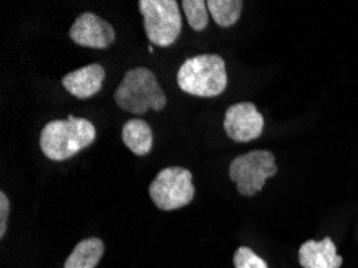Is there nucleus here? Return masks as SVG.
<instances>
[{
    "label": "nucleus",
    "instance_id": "obj_1",
    "mask_svg": "<svg viewBox=\"0 0 358 268\" xmlns=\"http://www.w3.org/2000/svg\"><path fill=\"white\" fill-rule=\"evenodd\" d=\"M96 139V129L89 119L68 116L45 124L41 132V150L50 161H66L89 148Z\"/></svg>",
    "mask_w": 358,
    "mask_h": 268
},
{
    "label": "nucleus",
    "instance_id": "obj_2",
    "mask_svg": "<svg viewBox=\"0 0 358 268\" xmlns=\"http://www.w3.org/2000/svg\"><path fill=\"white\" fill-rule=\"evenodd\" d=\"M177 84L188 95L214 98L229 85L225 59L215 53H203L187 58L177 71Z\"/></svg>",
    "mask_w": 358,
    "mask_h": 268
},
{
    "label": "nucleus",
    "instance_id": "obj_3",
    "mask_svg": "<svg viewBox=\"0 0 358 268\" xmlns=\"http://www.w3.org/2000/svg\"><path fill=\"white\" fill-rule=\"evenodd\" d=\"M115 100L119 108L137 116H142L150 109L162 111L167 105V97L158 78L153 71L143 66L127 71L115 92Z\"/></svg>",
    "mask_w": 358,
    "mask_h": 268
},
{
    "label": "nucleus",
    "instance_id": "obj_4",
    "mask_svg": "<svg viewBox=\"0 0 358 268\" xmlns=\"http://www.w3.org/2000/svg\"><path fill=\"white\" fill-rule=\"evenodd\" d=\"M145 32L151 45L171 47L182 34L180 5L176 0H140Z\"/></svg>",
    "mask_w": 358,
    "mask_h": 268
},
{
    "label": "nucleus",
    "instance_id": "obj_5",
    "mask_svg": "<svg viewBox=\"0 0 358 268\" xmlns=\"http://www.w3.org/2000/svg\"><path fill=\"white\" fill-rule=\"evenodd\" d=\"M278 172L275 155L268 150H254L231 161L229 177L236 183L241 196H254L262 191L265 182Z\"/></svg>",
    "mask_w": 358,
    "mask_h": 268
},
{
    "label": "nucleus",
    "instance_id": "obj_6",
    "mask_svg": "<svg viewBox=\"0 0 358 268\" xmlns=\"http://www.w3.org/2000/svg\"><path fill=\"white\" fill-rule=\"evenodd\" d=\"M150 198L161 211H177L194 198L193 174L185 167H166L150 185Z\"/></svg>",
    "mask_w": 358,
    "mask_h": 268
},
{
    "label": "nucleus",
    "instance_id": "obj_7",
    "mask_svg": "<svg viewBox=\"0 0 358 268\" xmlns=\"http://www.w3.org/2000/svg\"><path fill=\"white\" fill-rule=\"evenodd\" d=\"M264 116L254 103L241 101L227 108L224 130L229 139L238 143H248L259 139L264 132Z\"/></svg>",
    "mask_w": 358,
    "mask_h": 268
},
{
    "label": "nucleus",
    "instance_id": "obj_8",
    "mask_svg": "<svg viewBox=\"0 0 358 268\" xmlns=\"http://www.w3.org/2000/svg\"><path fill=\"white\" fill-rule=\"evenodd\" d=\"M69 39L76 45L105 50L116 41V31L106 20L99 15L85 12L76 18L74 24L69 29Z\"/></svg>",
    "mask_w": 358,
    "mask_h": 268
},
{
    "label": "nucleus",
    "instance_id": "obj_9",
    "mask_svg": "<svg viewBox=\"0 0 358 268\" xmlns=\"http://www.w3.org/2000/svg\"><path fill=\"white\" fill-rule=\"evenodd\" d=\"M105 76V68L101 64L92 63L68 73L63 78L62 84L73 97L79 98V100H87L101 90Z\"/></svg>",
    "mask_w": 358,
    "mask_h": 268
},
{
    "label": "nucleus",
    "instance_id": "obj_10",
    "mask_svg": "<svg viewBox=\"0 0 358 268\" xmlns=\"http://www.w3.org/2000/svg\"><path fill=\"white\" fill-rule=\"evenodd\" d=\"M344 259L338 254L336 244L329 237L322 241L308 239L299 249V264L303 268H341Z\"/></svg>",
    "mask_w": 358,
    "mask_h": 268
},
{
    "label": "nucleus",
    "instance_id": "obj_11",
    "mask_svg": "<svg viewBox=\"0 0 358 268\" xmlns=\"http://www.w3.org/2000/svg\"><path fill=\"white\" fill-rule=\"evenodd\" d=\"M122 141L134 155L146 156L153 150V130L143 119H129L122 125Z\"/></svg>",
    "mask_w": 358,
    "mask_h": 268
},
{
    "label": "nucleus",
    "instance_id": "obj_12",
    "mask_svg": "<svg viewBox=\"0 0 358 268\" xmlns=\"http://www.w3.org/2000/svg\"><path fill=\"white\" fill-rule=\"evenodd\" d=\"M105 254V244L100 238L83 239L64 262V268H95Z\"/></svg>",
    "mask_w": 358,
    "mask_h": 268
},
{
    "label": "nucleus",
    "instance_id": "obj_13",
    "mask_svg": "<svg viewBox=\"0 0 358 268\" xmlns=\"http://www.w3.org/2000/svg\"><path fill=\"white\" fill-rule=\"evenodd\" d=\"M243 5L241 0H209L208 8L217 26L231 27L240 20Z\"/></svg>",
    "mask_w": 358,
    "mask_h": 268
},
{
    "label": "nucleus",
    "instance_id": "obj_14",
    "mask_svg": "<svg viewBox=\"0 0 358 268\" xmlns=\"http://www.w3.org/2000/svg\"><path fill=\"white\" fill-rule=\"evenodd\" d=\"M180 5L193 31L201 32L208 27L210 18L208 2H204V0H183Z\"/></svg>",
    "mask_w": 358,
    "mask_h": 268
},
{
    "label": "nucleus",
    "instance_id": "obj_15",
    "mask_svg": "<svg viewBox=\"0 0 358 268\" xmlns=\"http://www.w3.org/2000/svg\"><path fill=\"white\" fill-rule=\"evenodd\" d=\"M233 265L235 268H268L267 262L248 246H241L236 249L235 255H233Z\"/></svg>",
    "mask_w": 358,
    "mask_h": 268
},
{
    "label": "nucleus",
    "instance_id": "obj_16",
    "mask_svg": "<svg viewBox=\"0 0 358 268\" xmlns=\"http://www.w3.org/2000/svg\"><path fill=\"white\" fill-rule=\"evenodd\" d=\"M8 216H10V199L8 196L2 191V193H0V239L7 237Z\"/></svg>",
    "mask_w": 358,
    "mask_h": 268
},
{
    "label": "nucleus",
    "instance_id": "obj_17",
    "mask_svg": "<svg viewBox=\"0 0 358 268\" xmlns=\"http://www.w3.org/2000/svg\"><path fill=\"white\" fill-rule=\"evenodd\" d=\"M148 52L153 53V52H155V45H150V47H148Z\"/></svg>",
    "mask_w": 358,
    "mask_h": 268
}]
</instances>
